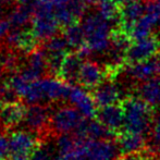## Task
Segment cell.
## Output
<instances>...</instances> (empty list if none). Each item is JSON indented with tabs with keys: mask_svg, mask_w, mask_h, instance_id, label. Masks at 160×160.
Instances as JSON below:
<instances>
[{
	"mask_svg": "<svg viewBox=\"0 0 160 160\" xmlns=\"http://www.w3.org/2000/svg\"><path fill=\"white\" fill-rule=\"evenodd\" d=\"M119 3H125V2H130V1H135V0H117Z\"/></svg>",
	"mask_w": 160,
	"mask_h": 160,
	"instance_id": "836d02e7",
	"label": "cell"
},
{
	"mask_svg": "<svg viewBox=\"0 0 160 160\" xmlns=\"http://www.w3.org/2000/svg\"><path fill=\"white\" fill-rule=\"evenodd\" d=\"M96 119L118 135L124 128V109L120 103L99 107L96 112Z\"/></svg>",
	"mask_w": 160,
	"mask_h": 160,
	"instance_id": "ba28073f",
	"label": "cell"
},
{
	"mask_svg": "<svg viewBox=\"0 0 160 160\" xmlns=\"http://www.w3.org/2000/svg\"><path fill=\"white\" fill-rule=\"evenodd\" d=\"M121 155L117 142L112 139H87L85 157L88 160H117Z\"/></svg>",
	"mask_w": 160,
	"mask_h": 160,
	"instance_id": "8992f818",
	"label": "cell"
},
{
	"mask_svg": "<svg viewBox=\"0 0 160 160\" xmlns=\"http://www.w3.org/2000/svg\"><path fill=\"white\" fill-rule=\"evenodd\" d=\"M124 109L123 131L145 135L154 122V108L139 97L130 96L122 101Z\"/></svg>",
	"mask_w": 160,
	"mask_h": 160,
	"instance_id": "7a4b0ae2",
	"label": "cell"
},
{
	"mask_svg": "<svg viewBox=\"0 0 160 160\" xmlns=\"http://www.w3.org/2000/svg\"><path fill=\"white\" fill-rule=\"evenodd\" d=\"M37 84L42 94V101H59L68 99L72 89L70 83L60 78H38Z\"/></svg>",
	"mask_w": 160,
	"mask_h": 160,
	"instance_id": "52a82bcc",
	"label": "cell"
},
{
	"mask_svg": "<svg viewBox=\"0 0 160 160\" xmlns=\"http://www.w3.org/2000/svg\"><path fill=\"white\" fill-rule=\"evenodd\" d=\"M31 160H57L53 154L46 147H42V145L33 152Z\"/></svg>",
	"mask_w": 160,
	"mask_h": 160,
	"instance_id": "4316f807",
	"label": "cell"
},
{
	"mask_svg": "<svg viewBox=\"0 0 160 160\" xmlns=\"http://www.w3.org/2000/svg\"><path fill=\"white\" fill-rule=\"evenodd\" d=\"M14 0H0V7L2 6H10Z\"/></svg>",
	"mask_w": 160,
	"mask_h": 160,
	"instance_id": "d6a6232c",
	"label": "cell"
},
{
	"mask_svg": "<svg viewBox=\"0 0 160 160\" xmlns=\"http://www.w3.org/2000/svg\"><path fill=\"white\" fill-rule=\"evenodd\" d=\"M50 110L47 106H42L39 103L31 105L26 110L24 123L33 132L42 134L50 127Z\"/></svg>",
	"mask_w": 160,
	"mask_h": 160,
	"instance_id": "9c48e42d",
	"label": "cell"
},
{
	"mask_svg": "<svg viewBox=\"0 0 160 160\" xmlns=\"http://www.w3.org/2000/svg\"><path fill=\"white\" fill-rule=\"evenodd\" d=\"M82 1H84V2H85V0H82Z\"/></svg>",
	"mask_w": 160,
	"mask_h": 160,
	"instance_id": "ab89813d",
	"label": "cell"
},
{
	"mask_svg": "<svg viewBox=\"0 0 160 160\" xmlns=\"http://www.w3.org/2000/svg\"><path fill=\"white\" fill-rule=\"evenodd\" d=\"M85 117L75 107H63L58 109L51 116L50 128L56 132V134L72 133L81 125L85 120Z\"/></svg>",
	"mask_w": 160,
	"mask_h": 160,
	"instance_id": "5b68a950",
	"label": "cell"
},
{
	"mask_svg": "<svg viewBox=\"0 0 160 160\" xmlns=\"http://www.w3.org/2000/svg\"><path fill=\"white\" fill-rule=\"evenodd\" d=\"M19 96L12 88L10 82H1L0 83V99L2 102H10V101H15Z\"/></svg>",
	"mask_w": 160,
	"mask_h": 160,
	"instance_id": "484cf974",
	"label": "cell"
},
{
	"mask_svg": "<svg viewBox=\"0 0 160 160\" xmlns=\"http://www.w3.org/2000/svg\"><path fill=\"white\" fill-rule=\"evenodd\" d=\"M3 58H4V55L1 52V50H0V63L2 62V60H3Z\"/></svg>",
	"mask_w": 160,
	"mask_h": 160,
	"instance_id": "e575fe53",
	"label": "cell"
},
{
	"mask_svg": "<svg viewBox=\"0 0 160 160\" xmlns=\"http://www.w3.org/2000/svg\"><path fill=\"white\" fill-rule=\"evenodd\" d=\"M145 135L137 134V133L131 132H121L116 137V142L118 144L120 152L122 155L133 154V152H139L145 147Z\"/></svg>",
	"mask_w": 160,
	"mask_h": 160,
	"instance_id": "d6986e66",
	"label": "cell"
},
{
	"mask_svg": "<svg viewBox=\"0 0 160 160\" xmlns=\"http://www.w3.org/2000/svg\"><path fill=\"white\" fill-rule=\"evenodd\" d=\"M68 48H70V46L64 36H59L58 34L47 39L45 44V50L47 53H68Z\"/></svg>",
	"mask_w": 160,
	"mask_h": 160,
	"instance_id": "d4e9b609",
	"label": "cell"
},
{
	"mask_svg": "<svg viewBox=\"0 0 160 160\" xmlns=\"http://www.w3.org/2000/svg\"><path fill=\"white\" fill-rule=\"evenodd\" d=\"M69 100L75 108H78L81 113L86 119H93L96 117L97 105L94 100L92 94L85 91L84 87L72 86L71 93L69 96Z\"/></svg>",
	"mask_w": 160,
	"mask_h": 160,
	"instance_id": "5bb4252c",
	"label": "cell"
},
{
	"mask_svg": "<svg viewBox=\"0 0 160 160\" xmlns=\"http://www.w3.org/2000/svg\"><path fill=\"white\" fill-rule=\"evenodd\" d=\"M10 158L9 160H31L33 152L42 145L31 133L24 131L13 132L9 137Z\"/></svg>",
	"mask_w": 160,
	"mask_h": 160,
	"instance_id": "277c9868",
	"label": "cell"
},
{
	"mask_svg": "<svg viewBox=\"0 0 160 160\" xmlns=\"http://www.w3.org/2000/svg\"><path fill=\"white\" fill-rule=\"evenodd\" d=\"M11 28H12V26H11V24L8 19L7 20L0 19V40H1L2 38L7 37L8 33L10 32Z\"/></svg>",
	"mask_w": 160,
	"mask_h": 160,
	"instance_id": "f546056e",
	"label": "cell"
},
{
	"mask_svg": "<svg viewBox=\"0 0 160 160\" xmlns=\"http://www.w3.org/2000/svg\"><path fill=\"white\" fill-rule=\"evenodd\" d=\"M92 96L97 107L99 108L118 103L121 98V92L118 85L112 82L111 78H108L107 81L103 80L98 86L92 91Z\"/></svg>",
	"mask_w": 160,
	"mask_h": 160,
	"instance_id": "9a60e30c",
	"label": "cell"
},
{
	"mask_svg": "<svg viewBox=\"0 0 160 160\" xmlns=\"http://www.w3.org/2000/svg\"><path fill=\"white\" fill-rule=\"evenodd\" d=\"M82 59L83 58L78 52H68L62 62L58 76L70 84L78 83V74H80L81 67L83 64Z\"/></svg>",
	"mask_w": 160,
	"mask_h": 160,
	"instance_id": "ac0fdd59",
	"label": "cell"
},
{
	"mask_svg": "<svg viewBox=\"0 0 160 160\" xmlns=\"http://www.w3.org/2000/svg\"><path fill=\"white\" fill-rule=\"evenodd\" d=\"M2 74V65H0V76H1Z\"/></svg>",
	"mask_w": 160,
	"mask_h": 160,
	"instance_id": "d590c367",
	"label": "cell"
},
{
	"mask_svg": "<svg viewBox=\"0 0 160 160\" xmlns=\"http://www.w3.org/2000/svg\"><path fill=\"white\" fill-rule=\"evenodd\" d=\"M152 143L160 152V111L156 114L152 122Z\"/></svg>",
	"mask_w": 160,
	"mask_h": 160,
	"instance_id": "83f0119b",
	"label": "cell"
},
{
	"mask_svg": "<svg viewBox=\"0 0 160 160\" xmlns=\"http://www.w3.org/2000/svg\"><path fill=\"white\" fill-rule=\"evenodd\" d=\"M33 8L28 6L20 4L11 11L8 20L12 28H25L33 19Z\"/></svg>",
	"mask_w": 160,
	"mask_h": 160,
	"instance_id": "603a6c76",
	"label": "cell"
},
{
	"mask_svg": "<svg viewBox=\"0 0 160 160\" xmlns=\"http://www.w3.org/2000/svg\"><path fill=\"white\" fill-rule=\"evenodd\" d=\"M26 68L35 72L38 76H42L48 70V58L46 50L42 49H34L30 52V57L28 59Z\"/></svg>",
	"mask_w": 160,
	"mask_h": 160,
	"instance_id": "cb8c5ba5",
	"label": "cell"
},
{
	"mask_svg": "<svg viewBox=\"0 0 160 160\" xmlns=\"http://www.w3.org/2000/svg\"><path fill=\"white\" fill-rule=\"evenodd\" d=\"M127 67H128V75L135 81L144 82L149 78L160 76V51L149 59Z\"/></svg>",
	"mask_w": 160,
	"mask_h": 160,
	"instance_id": "8fae6325",
	"label": "cell"
},
{
	"mask_svg": "<svg viewBox=\"0 0 160 160\" xmlns=\"http://www.w3.org/2000/svg\"><path fill=\"white\" fill-rule=\"evenodd\" d=\"M146 160H156V159H146Z\"/></svg>",
	"mask_w": 160,
	"mask_h": 160,
	"instance_id": "f35d334b",
	"label": "cell"
},
{
	"mask_svg": "<svg viewBox=\"0 0 160 160\" xmlns=\"http://www.w3.org/2000/svg\"><path fill=\"white\" fill-rule=\"evenodd\" d=\"M73 133L82 139H112L118 136L97 119L94 120V118L85 119Z\"/></svg>",
	"mask_w": 160,
	"mask_h": 160,
	"instance_id": "7c38bea8",
	"label": "cell"
},
{
	"mask_svg": "<svg viewBox=\"0 0 160 160\" xmlns=\"http://www.w3.org/2000/svg\"><path fill=\"white\" fill-rule=\"evenodd\" d=\"M85 42L92 53H102L110 49L113 26L98 12L88 13L82 21Z\"/></svg>",
	"mask_w": 160,
	"mask_h": 160,
	"instance_id": "6da1fadb",
	"label": "cell"
},
{
	"mask_svg": "<svg viewBox=\"0 0 160 160\" xmlns=\"http://www.w3.org/2000/svg\"><path fill=\"white\" fill-rule=\"evenodd\" d=\"M36 38L32 31H26L23 28H13L6 37V42L13 48L25 50L28 52L34 50Z\"/></svg>",
	"mask_w": 160,
	"mask_h": 160,
	"instance_id": "e0dca14e",
	"label": "cell"
},
{
	"mask_svg": "<svg viewBox=\"0 0 160 160\" xmlns=\"http://www.w3.org/2000/svg\"><path fill=\"white\" fill-rule=\"evenodd\" d=\"M19 4H22V6H28V7H33L35 6V3L38 1V0H15Z\"/></svg>",
	"mask_w": 160,
	"mask_h": 160,
	"instance_id": "4dcf8cb0",
	"label": "cell"
},
{
	"mask_svg": "<svg viewBox=\"0 0 160 160\" xmlns=\"http://www.w3.org/2000/svg\"><path fill=\"white\" fill-rule=\"evenodd\" d=\"M158 22L150 17L149 14L145 13L136 23L132 28L130 32V37L132 40L141 39V38L147 37V36L152 35V31L154 26H156Z\"/></svg>",
	"mask_w": 160,
	"mask_h": 160,
	"instance_id": "44dd1931",
	"label": "cell"
},
{
	"mask_svg": "<svg viewBox=\"0 0 160 160\" xmlns=\"http://www.w3.org/2000/svg\"><path fill=\"white\" fill-rule=\"evenodd\" d=\"M67 40L70 48L75 49L76 51L85 44V33L82 25L78 23H73L71 25H68L64 28V31L62 33Z\"/></svg>",
	"mask_w": 160,
	"mask_h": 160,
	"instance_id": "7402d4cb",
	"label": "cell"
},
{
	"mask_svg": "<svg viewBox=\"0 0 160 160\" xmlns=\"http://www.w3.org/2000/svg\"><path fill=\"white\" fill-rule=\"evenodd\" d=\"M160 51V39L158 36L152 35L141 39L132 40L125 52V65L142 62L154 57Z\"/></svg>",
	"mask_w": 160,
	"mask_h": 160,
	"instance_id": "3957f363",
	"label": "cell"
},
{
	"mask_svg": "<svg viewBox=\"0 0 160 160\" xmlns=\"http://www.w3.org/2000/svg\"><path fill=\"white\" fill-rule=\"evenodd\" d=\"M105 78H107V70H103L94 61H84L81 67L78 83L88 91H93L98 86Z\"/></svg>",
	"mask_w": 160,
	"mask_h": 160,
	"instance_id": "4fadbf2b",
	"label": "cell"
},
{
	"mask_svg": "<svg viewBox=\"0 0 160 160\" xmlns=\"http://www.w3.org/2000/svg\"><path fill=\"white\" fill-rule=\"evenodd\" d=\"M103 0H85V2H86L87 4H95V6H97V4H99L100 2H102Z\"/></svg>",
	"mask_w": 160,
	"mask_h": 160,
	"instance_id": "1f68e13d",
	"label": "cell"
},
{
	"mask_svg": "<svg viewBox=\"0 0 160 160\" xmlns=\"http://www.w3.org/2000/svg\"><path fill=\"white\" fill-rule=\"evenodd\" d=\"M146 1L135 0V1L121 3L120 7V26L119 28L130 36V32L134 24L145 14Z\"/></svg>",
	"mask_w": 160,
	"mask_h": 160,
	"instance_id": "30bf717a",
	"label": "cell"
},
{
	"mask_svg": "<svg viewBox=\"0 0 160 160\" xmlns=\"http://www.w3.org/2000/svg\"><path fill=\"white\" fill-rule=\"evenodd\" d=\"M0 18H1V9H0Z\"/></svg>",
	"mask_w": 160,
	"mask_h": 160,
	"instance_id": "74e56055",
	"label": "cell"
},
{
	"mask_svg": "<svg viewBox=\"0 0 160 160\" xmlns=\"http://www.w3.org/2000/svg\"><path fill=\"white\" fill-rule=\"evenodd\" d=\"M10 158V142L9 138L0 135V160H9Z\"/></svg>",
	"mask_w": 160,
	"mask_h": 160,
	"instance_id": "f1b7e54d",
	"label": "cell"
},
{
	"mask_svg": "<svg viewBox=\"0 0 160 160\" xmlns=\"http://www.w3.org/2000/svg\"><path fill=\"white\" fill-rule=\"evenodd\" d=\"M26 110L28 108L22 101L2 102L0 107V122L4 128H14L24 121Z\"/></svg>",
	"mask_w": 160,
	"mask_h": 160,
	"instance_id": "2e32d148",
	"label": "cell"
},
{
	"mask_svg": "<svg viewBox=\"0 0 160 160\" xmlns=\"http://www.w3.org/2000/svg\"><path fill=\"white\" fill-rule=\"evenodd\" d=\"M1 105H2V101H1V99H0V107H1Z\"/></svg>",
	"mask_w": 160,
	"mask_h": 160,
	"instance_id": "8d00e7d4",
	"label": "cell"
},
{
	"mask_svg": "<svg viewBox=\"0 0 160 160\" xmlns=\"http://www.w3.org/2000/svg\"><path fill=\"white\" fill-rule=\"evenodd\" d=\"M138 97L152 108L160 106V76L146 80L138 86Z\"/></svg>",
	"mask_w": 160,
	"mask_h": 160,
	"instance_id": "ffe728a7",
	"label": "cell"
}]
</instances>
